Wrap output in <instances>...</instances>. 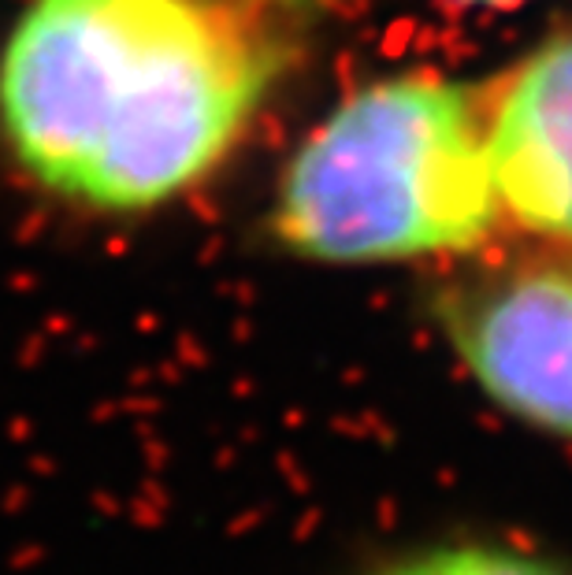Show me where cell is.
<instances>
[{
    "mask_svg": "<svg viewBox=\"0 0 572 575\" xmlns=\"http://www.w3.org/2000/svg\"><path fill=\"white\" fill-rule=\"evenodd\" d=\"M372 575H572V564L494 542L431 545L383 564Z\"/></svg>",
    "mask_w": 572,
    "mask_h": 575,
    "instance_id": "5",
    "label": "cell"
},
{
    "mask_svg": "<svg viewBox=\"0 0 572 575\" xmlns=\"http://www.w3.org/2000/svg\"><path fill=\"white\" fill-rule=\"evenodd\" d=\"M454 345L502 409L572 442V271L491 279L446 308Z\"/></svg>",
    "mask_w": 572,
    "mask_h": 575,
    "instance_id": "3",
    "label": "cell"
},
{
    "mask_svg": "<svg viewBox=\"0 0 572 575\" xmlns=\"http://www.w3.org/2000/svg\"><path fill=\"white\" fill-rule=\"evenodd\" d=\"M499 223L487 93L439 74L353 93L290 160L276 204L279 238L335 263L468 253Z\"/></svg>",
    "mask_w": 572,
    "mask_h": 575,
    "instance_id": "2",
    "label": "cell"
},
{
    "mask_svg": "<svg viewBox=\"0 0 572 575\" xmlns=\"http://www.w3.org/2000/svg\"><path fill=\"white\" fill-rule=\"evenodd\" d=\"M487 153L502 220L572 245V37L487 93Z\"/></svg>",
    "mask_w": 572,
    "mask_h": 575,
    "instance_id": "4",
    "label": "cell"
},
{
    "mask_svg": "<svg viewBox=\"0 0 572 575\" xmlns=\"http://www.w3.org/2000/svg\"><path fill=\"white\" fill-rule=\"evenodd\" d=\"M271 71L215 0H34L0 56V127L49 190L149 209L231 153Z\"/></svg>",
    "mask_w": 572,
    "mask_h": 575,
    "instance_id": "1",
    "label": "cell"
}]
</instances>
